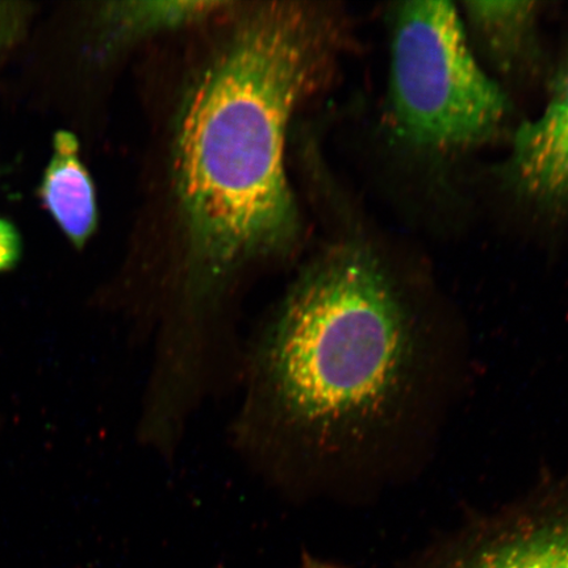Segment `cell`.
<instances>
[{"mask_svg":"<svg viewBox=\"0 0 568 568\" xmlns=\"http://www.w3.org/2000/svg\"><path fill=\"white\" fill-rule=\"evenodd\" d=\"M341 34L336 17L316 6H255L184 94L172 172L186 264L180 305L163 326L178 346H209L232 276L294 246L301 223L284 161L287 128L329 73Z\"/></svg>","mask_w":568,"mask_h":568,"instance_id":"obj_1","label":"cell"},{"mask_svg":"<svg viewBox=\"0 0 568 568\" xmlns=\"http://www.w3.org/2000/svg\"><path fill=\"white\" fill-rule=\"evenodd\" d=\"M415 329L366 247L332 248L301 275L247 358L237 442L281 487L305 494L406 390Z\"/></svg>","mask_w":568,"mask_h":568,"instance_id":"obj_2","label":"cell"},{"mask_svg":"<svg viewBox=\"0 0 568 568\" xmlns=\"http://www.w3.org/2000/svg\"><path fill=\"white\" fill-rule=\"evenodd\" d=\"M389 111L404 140L438 153L479 145L506 122V92L475 59L453 3L407 2L393 11Z\"/></svg>","mask_w":568,"mask_h":568,"instance_id":"obj_3","label":"cell"},{"mask_svg":"<svg viewBox=\"0 0 568 568\" xmlns=\"http://www.w3.org/2000/svg\"><path fill=\"white\" fill-rule=\"evenodd\" d=\"M506 176L536 207L568 211V53L554 75L544 111L518 128Z\"/></svg>","mask_w":568,"mask_h":568,"instance_id":"obj_4","label":"cell"},{"mask_svg":"<svg viewBox=\"0 0 568 568\" xmlns=\"http://www.w3.org/2000/svg\"><path fill=\"white\" fill-rule=\"evenodd\" d=\"M435 568H568V506L529 510L487 525Z\"/></svg>","mask_w":568,"mask_h":568,"instance_id":"obj_5","label":"cell"},{"mask_svg":"<svg viewBox=\"0 0 568 568\" xmlns=\"http://www.w3.org/2000/svg\"><path fill=\"white\" fill-rule=\"evenodd\" d=\"M40 195L57 225L77 247H83L98 223L94 183L80 155L73 133L54 134L53 154L42 176Z\"/></svg>","mask_w":568,"mask_h":568,"instance_id":"obj_6","label":"cell"},{"mask_svg":"<svg viewBox=\"0 0 568 568\" xmlns=\"http://www.w3.org/2000/svg\"><path fill=\"white\" fill-rule=\"evenodd\" d=\"M465 16L495 65L507 73L538 61L536 2H467Z\"/></svg>","mask_w":568,"mask_h":568,"instance_id":"obj_7","label":"cell"},{"mask_svg":"<svg viewBox=\"0 0 568 568\" xmlns=\"http://www.w3.org/2000/svg\"><path fill=\"white\" fill-rule=\"evenodd\" d=\"M230 2H112L98 12L99 39L105 51L125 48L230 13Z\"/></svg>","mask_w":568,"mask_h":568,"instance_id":"obj_8","label":"cell"},{"mask_svg":"<svg viewBox=\"0 0 568 568\" xmlns=\"http://www.w3.org/2000/svg\"><path fill=\"white\" fill-rule=\"evenodd\" d=\"M21 254V239L13 224L0 217V272L18 264Z\"/></svg>","mask_w":568,"mask_h":568,"instance_id":"obj_9","label":"cell"},{"mask_svg":"<svg viewBox=\"0 0 568 568\" xmlns=\"http://www.w3.org/2000/svg\"><path fill=\"white\" fill-rule=\"evenodd\" d=\"M18 11L11 9V4H0V47L10 41L17 31Z\"/></svg>","mask_w":568,"mask_h":568,"instance_id":"obj_10","label":"cell"}]
</instances>
